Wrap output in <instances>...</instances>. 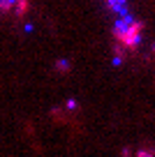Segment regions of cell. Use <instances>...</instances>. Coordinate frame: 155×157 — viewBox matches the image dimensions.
Listing matches in <instances>:
<instances>
[{
    "mask_svg": "<svg viewBox=\"0 0 155 157\" xmlns=\"http://www.w3.org/2000/svg\"><path fill=\"white\" fill-rule=\"evenodd\" d=\"M137 157H153V152H146V150H139V152H137Z\"/></svg>",
    "mask_w": 155,
    "mask_h": 157,
    "instance_id": "cell-3",
    "label": "cell"
},
{
    "mask_svg": "<svg viewBox=\"0 0 155 157\" xmlns=\"http://www.w3.org/2000/svg\"><path fill=\"white\" fill-rule=\"evenodd\" d=\"M16 7H19V0H0V12H16Z\"/></svg>",
    "mask_w": 155,
    "mask_h": 157,
    "instance_id": "cell-2",
    "label": "cell"
},
{
    "mask_svg": "<svg viewBox=\"0 0 155 157\" xmlns=\"http://www.w3.org/2000/svg\"><path fill=\"white\" fill-rule=\"evenodd\" d=\"M141 35H144V23L137 19H132L130 14L127 16H121L113 25V39L118 44H123L125 49L134 51L137 46L141 44Z\"/></svg>",
    "mask_w": 155,
    "mask_h": 157,
    "instance_id": "cell-1",
    "label": "cell"
}]
</instances>
